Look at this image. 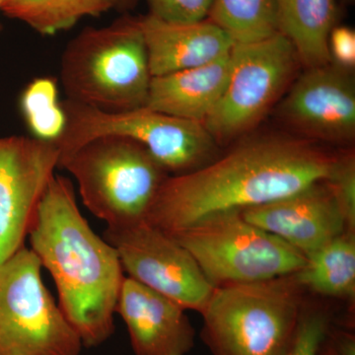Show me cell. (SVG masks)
<instances>
[{
    "instance_id": "obj_1",
    "label": "cell",
    "mask_w": 355,
    "mask_h": 355,
    "mask_svg": "<svg viewBox=\"0 0 355 355\" xmlns=\"http://www.w3.org/2000/svg\"><path fill=\"white\" fill-rule=\"evenodd\" d=\"M336 155L312 140L266 135L161 184L146 220L168 234L203 217L286 198L324 182Z\"/></svg>"
},
{
    "instance_id": "obj_2",
    "label": "cell",
    "mask_w": 355,
    "mask_h": 355,
    "mask_svg": "<svg viewBox=\"0 0 355 355\" xmlns=\"http://www.w3.org/2000/svg\"><path fill=\"white\" fill-rule=\"evenodd\" d=\"M30 249L57 288L58 304L83 347L114 333V315L125 275L116 249L96 234L79 210L69 179L55 174L28 234Z\"/></svg>"
},
{
    "instance_id": "obj_3",
    "label": "cell",
    "mask_w": 355,
    "mask_h": 355,
    "mask_svg": "<svg viewBox=\"0 0 355 355\" xmlns=\"http://www.w3.org/2000/svg\"><path fill=\"white\" fill-rule=\"evenodd\" d=\"M60 79L71 101L105 112L146 107L153 76L139 18L83 30L65 46Z\"/></svg>"
},
{
    "instance_id": "obj_4",
    "label": "cell",
    "mask_w": 355,
    "mask_h": 355,
    "mask_svg": "<svg viewBox=\"0 0 355 355\" xmlns=\"http://www.w3.org/2000/svg\"><path fill=\"white\" fill-rule=\"evenodd\" d=\"M295 275L214 289L202 311L212 355H286L304 309Z\"/></svg>"
},
{
    "instance_id": "obj_5",
    "label": "cell",
    "mask_w": 355,
    "mask_h": 355,
    "mask_svg": "<svg viewBox=\"0 0 355 355\" xmlns=\"http://www.w3.org/2000/svg\"><path fill=\"white\" fill-rule=\"evenodd\" d=\"M76 179L84 207L108 227L146 220L169 176L148 150L128 137L104 135L60 158Z\"/></svg>"
},
{
    "instance_id": "obj_6",
    "label": "cell",
    "mask_w": 355,
    "mask_h": 355,
    "mask_svg": "<svg viewBox=\"0 0 355 355\" xmlns=\"http://www.w3.org/2000/svg\"><path fill=\"white\" fill-rule=\"evenodd\" d=\"M171 236L214 288L295 275L306 263L304 254L250 223L240 210L210 214Z\"/></svg>"
},
{
    "instance_id": "obj_7",
    "label": "cell",
    "mask_w": 355,
    "mask_h": 355,
    "mask_svg": "<svg viewBox=\"0 0 355 355\" xmlns=\"http://www.w3.org/2000/svg\"><path fill=\"white\" fill-rule=\"evenodd\" d=\"M62 104L67 127L55 142L60 157L96 137L119 135L142 144L168 174L193 171L216 159L217 142L202 121L177 118L147 107L105 112L69 99Z\"/></svg>"
},
{
    "instance_id": "obj_8",
    "label": "cell",
    "mask_w": 355,
    "mask_h": 355,
    "mask_svg": "<svg viewBox=\"0 0 355 355\" xmlns=\"http://www.w3.org/2000/svg\"><path fill=\"white\" fill-rule=\"evenodd\" d=\"M42 270L26 246L0 263V355H79L83 350L44 286Z\"/></svg>"
},
{
    "instance_id": "obj_9",
    "label": "cell",
    "mask_w": 355,
    "mask_h": 355,
    "mask_svg": "<svg viewBox=\"0 0 355 355\" xmlns=\"http://www.w3.org/2000/svg\"><path fill=\"white\" fill-rule=\"evenodd\" d=\"M299 60L280 33L263 41L234 44L223 94L203 121L216 142L240 137L256 127L286 92Z\"/></svg>"
},
{
    "instance_id": "obj_10",
    "label": "cell",
    "mask_w": 355,
    "mask_h": 355,
    "mask_svg": "<svg viewBox=\"0 0 355 355\" xmlns=\"http://www.w3.org/2000/svg\"><path fill=\"white\" fill-rule=\"evenodd\" d=\"M125 277L202 314L214 292L197 261L173 236L146 220L105 229Z\"/></svg>"
},
{
    "instance_id": "obj_11",
    "label": "cell",
    "mask_w": 355,
    "mask_h": 355,
    "mask_svg": "<svg viewBox=\"0 0 355 355\" xmlns=\"http://www.w3.org/2000/svg\"><path fill=\"white\" fill-rule=\"evenodd\" d=\"M57 144L35 137H0V263L21 248L58 168Z\"/></svg>"
},
{
    "instance_id": "obj_12",
    "label": "cell",
    "mask_w": 355,
    "mask_h": 355,
    "mask_svg": "<svg viewBox=\"0 0 355 355\" xmlns=\"http://www.w3.org/2000/svg\"><path fill=\"white\" fill-rule=\"evenodd\" d=\"M287 125L310 139L350 144L355 137V84L335 64L307 69L279 106Z\"/></svg>"
},
{
    "instance_id": "obj_13",
    "label": "cell",
    "mask_w": 355,
    "mask_h": 355,
    "mask_svg": "<svg viewBox=\"0 0 355 355\" xmlns=\"http://www.w3.org/2000/svg\"><path fill=\"white\" fill-rule=\"evenodd\" d=\"M240 212L250 223L277 236L305 256L347 231L324 182Z\"/></svg>"
},
{
    "instance_id": "obj_14",
    "label": "cell",
    "mask_w": 355,
    "mask_h": 355,
    "mask_svg": "<svg viewBox=\"0 0 355 355\" xmlns=\"http://www.w3.org/2000/svg\"><path fill=\"white\" fill-rule=\"evenodd\" d=\"M116 314L125 322L135 355H187L195 347L186 310L130 277L123 279Z\"/></svg>"
},
{
    "instance_id": "obj_15",
    "label": "cell",
    "mask_w": 355,
    "mask_h": 355,
    "mask_svg": "<svg viewBox=\"0 0 355 355\" xmlns=\"http://www.w3.org/2000/svg\"><path fill=\"white\" fill-rule=\"evenodd\" d=\"M139 24L153 77L210 64L228 55L234 46L232 39L210 20L174 24L148 14L139 18Z\"/></svg>"
},
{
    "instance_id": "obj_16",
    "label": "cell",
    "mask_w": 355,
    "mask_h": 355,
    "mask_svg": "<svg viewBox=\"0 0 355 355\" xmlns=\"http://www.w3.org/2000/svg\"><path fill=\"white\" fill-rule=\"evenodd\" d=\"M229 72L230 53L202 67L153 76L146 107L203 123L223 94Z\"/></svg>"
},
{
    "instance_id": "obj_17",
    "label": "cell",
    "mask_w": 355,
    "mask_h": 355,
    "mask_svg": "<svg viewBox=\"0 0 355 355\" xmlns=\"http://www.w3.org/2000/svg\"><path fill=\"white\" fill-rule=\"evenodd\" d=\"M336 16L335 0H277L279 32L306 69L331 64L329 37Z\"/></svg>"
},
{
    "instance_id": "obj_18",
    "label": "cell",
    "mask_w": 355,
    "mask_h": 355,
    "mask_svg": "<svg viewBox=\"0 0 355 355\" xmlns=\"http://www.w3.org/2000/svg\"><path fill=\"white\" fill-rule=\"evenodd\" d=\"M296 279L304 289L326 297L349 298L355 294V234L345 231L306 256Z\"/></svg>"
},
{
    "instance_id": "obj_19",
    "label": "cell",
    "mask_w": 355,
    "mask_h": 355,
    "mask_svg": "<svg viewBox=\"0 0 355 355\" xmlns=\"http://www.w3.org/2000/svg\"><path fill=\"white\" fill-rule=\"evenodd\" d=\"M114 0H0V11L44 36L67 31L84 17L114 8Z\"/></svg>"
},
{
    "instance_id": "obj_20",
    "label": "cell",
    "mask_w": 355,
    "mask_h": 355,
    "mask_svg": "<svg viewBox=\"0 0 355 355\" xmlns=\"http://www.w3.org/2000/svg\"><path fill=\"white\" fill-rule=\"evenodd\" d=\"M209 17L234 44L256 43L279 33L277 0H214Z\"/></svg>"
},
{
    "instance_id": "obj_21",
    "label": "cell",
    "mask_w": 355,
    "mask_h": 355,
    "mask_svg": "<svg viewBox=\"0 0 355 355\" xmlns=\"http://www.w3.org/2000/svg\"><path fill=\"white\" fill-rule=\"evenodd\" d=\"M20 111L33 137L55 142L67 127V114L58 101V89L53 77L34 79L23 90Z\"/></svg>"
},
{
    "instance_id": "obj_22",
    "label": "cell",
    "mask_w": 355,
    "mask_h": 355,
    "mask_svg": "<svg viewBox=\"0 0 355 355\" xmlns=\"http://www.w3.org/2000/svg\"><path fill=\"white\" fill-rule=\"evenodd\" d=\"M345 222L347 231L355 232V157L347 153L336 156L329 177L324 180Z\"/></svg>"
},
{
    "instance_id": "obj_23",
    "label": "cell",
    "mask_w": 355,
    "mask_h": 355,
    "mask_svg": "<svg viewBox=\"0 0 355 355\" xmlns=\"http://www.w3.org/2000/svg\"><path fill=\"white\" fill-rule=\"evenodd\" d=\"M330 329L331 318L326 311L304 307L295 338L286 355H320Z\"/></svg>"
},
{
    "instance_id": "obj_24",
    "label": "cell",
    "mask_w": 355,
    "mask_h": 355,
    "mask_svg": "<svg viewBox=\"0 0 355 355\" xmlns=\"http://www.w3.org/2000/svg\"><path fill=\"white\" fill-rule=\"evenodd\" d=\"M214 0H146L149 15L174 24H193L209 17Z\"/></svg>"
},
{
    "instance_id": "obj_25",
    "label": "cell",
    "mask_w": 355,
    "mask_h": 355,
    "mask_svg": "<svg viewBox=\"0 0 355 355\" xmlns=\"http://www.w3.org/2000/svg\"><path fill=\"white\" fill-rule=\"evenodd\" d=\"M331 62L349 70L355 65V33L347 27H334L329 37Z\"/></svg>"
},
{
    "instance_id": "obj_26",
    "label": "cell",
    "mask_w": 355,
    "mask_h": 355,
    "mask_svg": "<svg viewBox=\"0 0 355 355\" xmlns=\"http://www.w3.org/2000/svg\"><path fill=\"white\" fill-rule=\"evenodd\" d=\"M137 0H114V7L120 9L130 8Z\"/></svg>"
}]
</instances>
